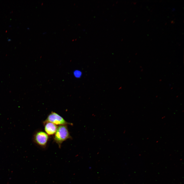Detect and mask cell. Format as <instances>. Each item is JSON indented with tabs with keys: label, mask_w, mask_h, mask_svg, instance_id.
I'll list each match as a JSON object with an SVG mask.
<instances>
[{
	"label": "cell",
	"mask_w": 184,
	"mask_h": 184,
	"mask_svg": "<svg viewBox=\"0 0 184 184\" xmlns=\"http://www.w3.org/2000/svg\"><path fill=\"white\" fill-rule=\"evenodd\" d=\"M68 131L67 125H62L58 126L56 131L54 134L53 139L54 141L60 148L63 142L68 139H71Z\"/></svg>",
	"instance_id": "cell-1"
},
{
	"label": "cell",
	"mask_w": 184,
	"mask_h": 184,
	"mask_svg": "<svg viewBox=\"0 0 184 184\" xmlns=\"http://www.w3.org/2000/svg\"><path fill=\"white\" fill-rule=\"evenodd\" d=\"M33 141L37 145L45 148L47 145L49 140V135L42 131H36L33 136Z\"/></svg>",
	"instance_id": "cell-2"
},
{
	"label": "cell",
	"mask_w": 184,
	"mask_h": 184,
	"mask_svg": "<svg viewBox=\"0 0 184 184\" xmlns=\"http://www.w3.org/2000/svg\"><path fill=\"white\" fill-rule=\"evenodd\" d=\"M43 122H51L56 125H72V123L67 122L62 117L57 113L52 111L48 116L46 119Z\"/></svg>",
	"instance_id": "cell-3"
},
{
	"label": "cell",
	"mask_w": 184,
	"mask_h": 184,
	"mask_svg": "<svg viewBox=\"0 0 184 184\" xmlns=\"http://www.w3.org/2000/svg\"><path fill=\"white\" fill-rule=\"evenodd\" d=\"M45 132L48 135H52L55 133L58 126L51 122H43Z\"/></svg>",
	"instance_id": "cell-4"
}]
</instances>
